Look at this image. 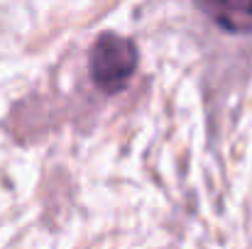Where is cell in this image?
Returning a JSON list of instances; mask_svg holds the SVG:
<instances>
[{
    "instance_id": "obj_1",
    "label": "cell",
    "mask_w": 252,
    "mask_h": 249,
    "mask_svg": "<svg viewBox=\"0 0 252 249\" xmlns=\"http://www.w3.org/2000/svg\"><path fill=\"white\" fill-rule=\"evenodd\" d=\"M137 64H140V54L135 42L113 32H105L95 39L88 59L91 79L95 88H100L103 93L123 90L135 76Z\"/></svg>"
},
{
    "instance_id": "obj_2",
    "label": "cell",
    "mask_w": 252,
    "mask_h": 249,
    "mask_svg": "<svg viewBox=\"0 0 252 249\" xmlns=\"http://www.w3.org/2000/svg\"><path fill=\"white\" fill-rule=\"evenodd\" d=\"M196 5L228 32H252V0H196Z\"/></svg>"
}]
</instances>
